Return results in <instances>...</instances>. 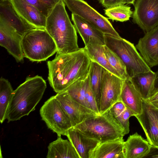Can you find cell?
<instances>
[{
  "label": "cell",
  "mask_w": 158,
  "mask_h": 158,
  "mask_svg": "<svg viewBox=\"0 0 158 158\" xmlns=\"http://www.w3.org/2000/svg\"><path fill=\"white\" fill-rule=\"evenodd\" d=\"M91 62L84 47L71 53H57L47 63L51 86L57 93L66 91L74 82L87 77Z\"/></svg>",
  "instance_id": "obj_1"
},
{
  "label": "cell",
  "mask_w": 158,
  "mask_h": 158,
  "mask_svg": "<svg viewBox=\"0 0 158 158\" xmlns=\"http://www.w3.org/2000/svg\"><path fill=\"white\" fill-rule=\"evenodd\" d=\"M46 88V82L42 77H28L14 90L7 113L8 122L20 120L34 111Z\"/></svg>",
  "instance_id": "obj_2"
},
{
  "label": "cell",
  "mask_w": 158,
  "mask_h": 158,
  "mask_svg": "<svg viewBox=\"0 0 158 158\" xmlns=\"http://www.w3.org/2000/svg\"><path fill=\"white\" fill-rule=\"evenodd\" d=\"M65 6L63 0H60L46 18L45 29L54 41L58 53H71L80 48L77 32Z\"/></svg>",
  "instance_id": "obj_3"
},
{
  "label": "cell",
  "mask_w": 158,
  "mask_h": 158,
  "mask_svg": "<svg viewBox=\"0 0 158 158\" xmlns=\"http://www.w3.org/2000/svg\"><path fill=\"white\" fill-rule=\"evenodd\" d=\"M73 127L100 143L123 137L126 135L108 110L86 119Z\"/></svg>",
  "instance_id": "obj_4"
},
{
  "label": "cell",
  "mask_w": 158,
  "mask_h": 158,
  "mask_svg": "<svg viewBox=\"0 0 158 158\" xmlns=\"http://www.w3.org/2000/svg\"><path fill=\"white\" fill-rule=\"evenodd\" d=\"M22 46L24 57L32 62L45 61L57 51L53 39L44 29L27 32L22 37Z\"/></svg>",
  "instance_id": "obj_5"
},
{
  "label": "cell",
  "mask_w": 158,
  "mask_h": 158,
  "mask_svg": "<svg viewBox=\"0 0 158 158\" xmlns=\"http://www.w3.org/2000/svg\"><path fill=\"white\" fill-rule=\"evenodd\" d=\"M105 45L119 57L125 65L129 77L151 70L134 44L121 37L105 34Z\"/></svg>",
  "instance_id": "obj_6"
},
{
  "label": "cell",
  "mask_w": 158,
  "mask_h": 158,
  "mask_svg": "<svg viewBox=\"0 0 158 158\" xmlns=\"http://www.w3.org/2000/svg\"><path fill=\"white\" fill-rule=\"evenodd\" d=\"M40 112L47 127L58 136H66L68 130L72 127L68 117L55 96L44 103Z\"/></svg>",
  "instance_id": "obj_7"
},
{
  "label": "cell",
  "mask_w": 158,
  "mask_h": 158,
  "mask_svg": "<svg viewBox=\"0 0 158 158\" xmlns=\"http://www.w3.org/2000/svg\"><path fill=\"white\" fill-rule=\"evenodd\" d=\"M72 13L87 21L104 34L120 36L108 19L103 16L84 0H63Z\"/></svg>",
  "instance_id": "obj_8"
},
{
  "label": "cell",
  "mask_w": 158,
  "mask_h": 158,
  "mask_svg": "<svg viewBox=\"0 0 158 158\" xmlns=\"http://www.w3.org/2000/svg\"><path fill=\"white\" fill-rule=\"evenodd\" d=\"M123 80L103 69L99 110L100 114L119 100Z\"/></svg>",
  "instance_id": "obj_9"
},
{
  "label": "cell",
  "mask_w": 158,
  "mask_h": 158,
  "mask_svg": "<svg viewBox=\"0 0 158 158\" xmlns=\"http://www.w3.org/2000/svg\"><path fill=\"white\" fill-rule=\"evenodd\" d=\"M132 21L145 33L158 26V0H135Z\"/></svg>",
  "instance_id": "obj_10"
},
{
  "label": "cell",
  "mask_w": 158,
  "mask_h": 158,
  "mask_svg": "<svg viewBox=\"0 0 158 158\" xmlns=\"http://www.w3.org/2000/svg\"><path fill=\"white\" fill-rule=\"evenodd\" d=\"M135 117L143 130L147 141L158 149V107L143 100L141 113Z\"/></svg>",
  "instance_id": "obj_11"
},
{
  "label": "cell",
  "mask_w": 158,
  "mask_h": 158,
  "mask_svg": "<svg viewBox=\"0 0 158 158\" xmlns=\"http://www.w3.org/2000/svg\"><path fill=\"white\" fill-rule=\"evenodd\" d=\"M22 36L3 19L0 18V45L6 48L18 62L23 61Z\"/></svg>",
  "instance_id": "obj_12"
},
{
  "label": "cell",
  "mask_w": 158,
  "mask_h": 158,
  "mask_svg": "<svg viewBox=\"0 0 158 158\" xmlns=\"http://www.w3.org/2000/svg\"><path fill=\"white\" fill-rule=\"evenodd\" d=\"M55 96L68 117L72 127L86 119L98 115L73 100L66 91L57 93Z\"/></svg>",
  "instance_id": "obj_13"
},
{
  "label": "cell",
  "mask_w": 158,
  "mask_h": 158,
  "mask_svg": "<svg viewBox=\"0 0 158 158\" xmlns=\"http://www.w3.org/2000/svg\"><path fill=\"white\" fill-rule=\"evenodd\" d=\"M135 46L150 68L158 65V26L145 33Z\"/></svg>",
  "instance_id": "obj_14"
},
{
  "label": "cell",
  "mask_w": 158,
  "mask_h": 158,
  "mask_svg": "<svg viewBox=\"0 0 158 158\" xmlns=\"http://www.w3.org/2000/svg\"><path fill=\"white\" fill-rule=\"evenodd\" d=\"M13 7L25 22L35 28L45 29L46 18L37 8L24 0H10Z\"/></svg>",
  "instance_id": "obj_15"
},
{
  "label": "cell",
  "mask_w": 158,
  "mask_h": 158,
  "mask_svg": "<svg viewBox=\"0 0 158 158\" xmlns=\"http://www.w3.org/2000/svg\"><path fill=\"white\" fill-rule=\"evenodd\" d=\"M72 20L85 46L89 44L105 45V34L79 16L72 13Z\"/></svg>",
  "instance_id": "obj_16"
},
{
  "label": "cell",
  "mask_w": 158,
  "mask_h": 158,
  "mask_svg": "<svg viewBox=\"0 0 158 158\" xmlns=\"http://www.w3.org/2000/svg\"><path fill=\"white\" fill-rule=\"evenodd\" d=\"M119 100L134 114V116L141 113L143 99L129 77L123 80Z\"/></svg>",
  "instance_id": "obj_17"
},
{
  "label": "cell",
  "mask_w": 158,
  "mask_h": 158,
  "mask_svg": "<svg viewBox=\"0 0 158 158\" xmlns=\"http://www.w3.org/2000/svg\"><path fill=\"white\" fill-rule=\"evenodd\" d=\"M0 18L3 19L22 36L35 28L24 21L15 11L10 0H0Z\"/></svg>",
  "instance_id": "obj_18"
},
{
  "label": "cell",
  "mask_w": 158,
  "mask_h": 158,
  "mask_svg": "<svg viewBox=\"0 0 158 158\" xmlns=\"http://www.w3.org/2000/svg\"><path fill=\"white\" fill-rule=\"evenodd\" d=\"M123 137L99 144L90 152L89 158H125Z\"/></svg>",
  "instance_id": "obj_19"
},
{
  "label": "cell",
  "mask_w": 158,
  "mask_h": 158,
  "mask_svg": "<svg viewBox=\"0 0 158 158\" xmlns=\"http://www.w3.org/2000/svg\"><path fill=\"white\" fill-rule=\"evenodd\" d=\"M66 136L75 148L80 158H89L90 152L100 143L73 127L68 130Z\"/></svg>",
  "instance_id": "obj_20"
},
{
  "label": "cell",
  "mask_w": 158,
  "mask_h": 158,
  "mask_svg": "<svg viewBox=\"0 0 158 158\" xmlns=\"http://www.w3.org/2000/svg\"><path fill=\"white\" fill-rule=\"evenodd\" d=\"M152 146L147 139L136 132L124 141L125 158H145Z\"/></svg>",
  "instance_id": "obj_21"
},
{
  "label": "cell",
  "mask_w": 158,
  "mask_h": 158,
  "mask_svg": "<svg viewBox=\"0 0 158 158\" xmlns=\"http://www.w3.org/2000/svg\"><path fill=\"white\" fill-rule=\"evenodd\" d=\"M131 79L142 99L148 100L155 89L156 73L151 70L139 73Z\"/></svg>",
  "instance_id": "obj_22"
},
{
  "label": "cell",
  "mask_w": 158,
  "mask_h": 158,
  "mask_svg": "<svg viewBox=\"0 0 158 158\" xmlns=\"http://www.w3.org/2000/svg\"><path fill=\"white\" fill-rule=\"evenodd\" d=\"M47 158H80L75 148L69 140L58 136L48 146Z\"/></svg>",
  "instance_id": "obj_23"
},
{
  "label": "cell",
  "mask_w": 158,
  "mask_h": 158,
  "mask_svg": "<svg viewBox=\"0 0 158 158\" xmlns=\"http://www.w3.org/2000/svg\"><path fill=\"white\" fill-rule=\"evenodd\" d=\"M84 48L92 61L97 63L106 70L121 78L106 60L104 53V46L90 44L85 46Z\"/></svg>",
  "instance_id": "obj_24"
},
{
  "label": "cell",
  "mask_w": 158,
  "mask_h": 158,
  "mask_svg": "<svg viewBox=\"0 0 158 158\" xmlns=\"http://www.w3.org/2000/svg\"><path fill=\"white\" fill-rule=\"evenodd\" d=\"M14 90L10 83L1 77L0 79V122L2 123L6 115Z\"/></svg>",
  "instance_id": "obj_25"
},
{
  "label": "cell",
  "mask_w": 158,
  "mask_h": 158,
  "mask_svg": "<svg viewBox=\"0 0 158 158\" xmlns=\"http://www.w3.org/2000/svg\"><path fill=\"white\" fill-rule=\"evenodd\" d=\"M103 69V68L97 63L91 60L89 75L91 85L98 110L100 98L101 85Z\"/></svg>",
  "instance_id": "obj_26"
},
{
  "label": "cell",
  "mask_w": 158,
  "mask_h": 158,
  "mask_svg": "<svg viewBox=\"0 0 158 158\" xmlns=\"http://www.w3.org/2000/svg\"><path fill=\"white\" fill-rule=\"evenodd\" d=\"M105 14L113 21L124 22L129 20L132 15L133 11L131 7L122 4L104 9Z\"/></svg>",
  "instance_id": "obj_27"
},
{
  "label": "cell",
  "mask_w": 158,
  "mask_h": 158,
  "mask_svg": "<svg viewBox=\"0 0 158 158\" xmlns=\"http://www.w3.org/2000/svg\"><path fill=\"white\" fill-rule=\"evenodd\" d=\"M104 53L110 64L124 80L128 77L126 66L119 57L106 45L104 46Z\"/></svg>",
  "instance_id": "obj_28"
},
{
  "label": "cell",
  "mask_w": 158,
  "mask_h": 158,
  "mask_svg": "<svg viewBox=\"0 0 158 158\" xmlns=\"http://www.w3.org/2000/svg\"><path fill=\"white\" fill-rule=\"evenodd\" d=\"M85 79L74 82L66 91L73 100L88 108L85 97Z\"/></svg>",
  "instance_id": "obj_29"
},
{
  "label": "cell",
  "mask_w": 158,
  "mask_h": 158,
  "mask_svg": "<svg viewBox=\"0 0 158 158\" xmlns=\"http://www.w3.org/2000/svg\"><path fill=\"white\" fill-rule=\"evenodd\" d=\"M37 8L46 17L61 0H24Z\"/></svg>",
  "instance_id": "obj_30"
},
{
  "label": "cell",
  "mask_w": 158,
  "mask_h": 158,
  "mask_svg": "<svg viewBox=\"0 0 158 158\" xmlns=\"http://www.w3.org/2000/svg\"><path fill=\"white\" fill-rule=\"evenodd\" d=\"M85 100L88 108L98 115L100 113L95 96L91 85L89 75L85 78Z\"/></svg>",
  "instance_id": "obj_31"
},
{
  "label": "cell",
  "mask_w": 158,
  "mask_h": 158,
  "mask_svg": "<svg viewBox=\"0 0 158 158\" xmlns=\"http://www.w3.org/2000/svg\"><path fill=\"white\" fill-rule=\"evenodd\" d=\"M133 116H135L134 114L126 107L123 112L114 118L123 128L126 135L129 133V118Z\"/></svg>",
  "instance_id": "obj_32"
},
{
  "label": "cell",
  "mask_w": 158,
  "mask_h": 158,
  "mask_svg": "<svg viewBox=\"0 0 158 158\" xmlns=\"http://www.w3.org/2000/svg\"><path fill=\"white\" fill-rule=\"evenodd\" d=\"M126 108L124 104L119 100L114 104L108 110L111 116L114 118L123 112Z\"/></svg>",
  "instance_id": "obj_33"
},
{
  "label": "cell",
  "mask_w": 158,
  "mask_h": 158,
  "mask_svg": "<svg viewBox=\"0 0 158 158\" xmlns=\"http://www.w3.org/2000/svg\"><path fill=\"white\" fill-rule=\"evenodd\" d=\"M99 3L105 9L125 4L123 0H98Z\"/></svg>",
  "instance_id": "obj_34"
},
{
  "label": "cell",
  "mask_w": 158,
  "mask_h": 158,
  "mask_svg": "<svg viewBox=\"0 0 158 158\" xmlns=\"http://www.w3.org/2000/svg\"><path fill=\"white\" fill-rule=\"evenodd\" d=\"M147 100L158 107V88L155 89L151 96Z\"/></svg>",
  "instance_id": "obj_35"
},
{
  "label": "cell",
  "mask_w": 158,
  "mask_h": 158,
  "mask_svg": "<svg viewBox=\"0 0 158 158\" xmlns=\"http://www.w3.org/2000/svg\"><path fill=\"white\" fill-rule=\"evenodd\" d=\"M147 158H158V149L152 146L150 152L145 157Z\"/></svg>",
  "instance_id": "obj_36"
},
{
  "label": "cell",
  "mask_w": 158,
  "mask_h": 158,
  "mask_svg": "<svg viewBox=\"0 0 158 158\" xmlns=\"http://www.w3.org/2000/svg\"><path fill=\"white\" fill-rule=\"evenodd\" d=\"M156 74V79L155 83V89L158 88V69L155 72Z\"/></svg>",
  "instance_id": "obj_37"
},
{
  "label": "cell",
  "mask_w": 158,
  "mask_h": 158,
  "mask_svg": "<svg viewBox=\"0 0 158 158\" xmlns=\"http://www.w3.org/2000/svg\"><path fill=\"white\" fill-rule=\"evenodd\" d=\"M125 4H134L135 0H123Z\"/></svg>",
  "instance_id": "obj_38"
},
{
  "label": "cell",
  "mask_w": 158,
  "mask_h": 158,
  "mask_svg": "<svg viewBox=\"0 0 158 158\" xmlns=\"http://www.w3.org/2000/svg\"></svg>",
  "instance_id": "obj_39"
}]
</instances>
